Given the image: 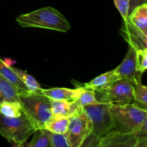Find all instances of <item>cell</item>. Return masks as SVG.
Returning <instances> with one entry per match:
<instances>
[{
  "label": "cell",
  "mask_w": 147,
  "mask_h": 147,
  "mask_svg": "<svg viewBox=\"0 0 147 147\" xmlns=\"http://www.w3.org/2000/svg\"><path fill=\"white\" fill-rule=\"evenodd\" d=\"M3 101L17 102L20 103L17 89L0 75V103Z\"/></svg>",
  "instance_id": "16"
},
{
  "label": "cell",
  "mask_w": 147,
  "mask_h": 147,
  "mask_svg": "<svg viewBox=\"0 0 147 147\" xmlns=\"http://www.w3.org/2000/svg\"><path fill=\"white\" fill-rule=\"evenodd\" d=\"M0 113L7 117H20L22 114L21 104L17 102L3 101L0 103Z\"/></svg>",
  "instance_id": "19"
},
{
  "label": "cell",
  "mask_w": 147,
  "mask_h": 147,
  "mask_svg": "<svg viewBox=\"0 0 147 147\" xmlns=\"http://www.w3.org/2000/svg\"><path fill=\"white\" fill-rule=\"evenodd\" d=\"M129 20L142 32L147 34V4L135 7L129 14Z\"/></svg>",
  "instance_id": "14"
},
{
  "label": "cell",
  "mask_w": 147,
  "mask_h": 147,
  "mask_svg": "<svg viewBox=\"0 0 147 147\" xmlns=\"http://www.w3.org/2000/svg\"><path fill=\"white\" fill-rule=\"evenodd\" d=\"M45 131L48 136L51 147H70L64 134L52 133L46 129Z\"/></svg>",
  "instance_id": "23"
},
{
  "label": "cell",
  "mask_w": 147,
  "mask_h": 147,
  "mask_svg": "<svg viewBox=\"0 0 147 147\" xmlns=\"http://www.w3.org/2000/svg\"><path fill=\"white\" fill-rule=\"evenodd\" d=\"M11 69L15 73V74L18 76L19 78L22 81V83L25 85L29 91L34 92V93H40L41 92L42 88H41L39 83L33 76L27 73L24 70L17 68V67H11Z\"/></svg>",
  "instance_id": "18"
},
{
  "label": "cell",
  "mask_w": 147,
  "mask_h": 147,
  "mask_svg": "<svg viewBox=\"0 0 147 147\" xmlns=\"http://www.w3.org/2000/svg\"><path fill=\"white\" fill-rule=\"evenodd\" d=\"M38 129L24 113L16 118L7 117L0 113V135L11 144H24Z\"/></svg>",
  "instance_id": "4"
},
{
  "label": "cell",
  "mask_w": 147,
  "mask_h": 147,
  "mask_svg": "<svg viewBox=\"0 0 147 147\" xmlns=\"http://www.w3.org/2000/svg\"><path fill=\"white\" fill-rule=\"evenodd\" d=\"M75 86H77V85H75ZM76 101L82 108H83L86 106H88V105L96 104V103H99V101L96 98V93H95L94 90H89V89L84 88H83V90H82V92L80 93V96H79L78 99L76 100Z\"/></svg>",
  "instance_id": "22"
},
{
  "label": "cell",
  "mask_w": 147,
  "mask_h": 147,
  "mask_svg": "<svg viewBox=\"0 0 147 147\" xmlns=\"http://www.w3.org/2000/svg\"><path fill=\"white\" fill-rule=\"evenodd\" d=\"M114 128L111 131L136 134L147 120V110L136 103L111 106Z\"/></svg>",
  "instance_id": "2"
},
{
  "label": "cell",
  "mask_w": 147,
  "mask_h": 147,
  "mask_svg": "<svg viewBox=\"0 0 147 147\" xmlns=\"http://www.w3.org/2000/svg\"><path fill=\"white\" fill-rule=\"evenodd\" d=\"M94 91L96 99L99 102L126 105L134 101V83L130 80L120 79Z\"/></svg>",
  "instance_id": "6"
},
{
  "label": "cell",
  "mask_w": 147,
  "mask_h": 147,
  "mask_svg": "<svg viewBox=\"0 0 147 147\" xmlns=\"http://www.w3.org/2000/svg\"><path fill=\"white\" fill-rule=\"evenodd\" d=\"M136 142L134 134L110 131L100 138L96 147H134Z\"/></svg>",
  "instance_id": "10"
},
{
  "label": "cell",
  "mask_w": 147,
  "mask_h": 147,
  "mask_svg": "<svg viewBox=\"0 0 147 147\" xmlns=\"http://www.w3.org/2000/svg\"><path fill=\"white\" fill-rule=\"evenodd\" d=\"M70 118L67 116L55 115L50 118L44 125V129L52 133L65 134L67 131Z\"/></svg>",
  "instance_id": "15"
},
{
  "label": "cell",
  "mask_w": 147,
  "mask_h": 147,
  "mask_svg": "<svg viewBox=\"0 0 147 147\" xmlns=\"http://www.w3.org/2000/svg\"><path fill=\"white\" fill-rule=\"evenodd\" d=\"M12 147H22V146L19 144H12Z\"/></svg>",
  "instance_id": "29"
},
{
  "label": "cell",
  "mask_w": 147,
  "mask_h": 147,
  "mask_svg": "<svg viewBox=\"0 0 147 147\" xmlns=\"http://www.w3.org/2000/svg\"><path fill=\"white\" fill-rule=\"evenodd\" d=\"M120 34L136 51L147 49V34L134 25L129 18L123 20Z\"/></svg>",
  "instance_id": "9"
},
{
  "label": "cell",
  "mask_w": 147,
  "mask_h": 147,
  "mask_svg": "<svg viewBox=\"0 0 147 147\" xmlns=\"http://www.w3.org/2000/svg\"><path fill=\"white\" fill-rule=\"evenodd\" d=\"M51 100V112L53 116L72 117L78 115L83 111L76 100Z\"/></svg>",
  "instance_id": "12"
},
{
  "label": "cell",
  "mask_w": 147,
  "mask_h": 147,
  "mask_svg": "<svg viewBox=\"0 0 147 147\" xmlns=\"http://www.w3.org/2000/svg\"><path fill=\"white\" fill-rule=\"evenodd\" d=\"M32 139L29 143H24L22 147H51L48 136L45 129H38L34 134Z\"/></svg>",
  "instance_id": "20"
},
{
  "label": "cell",
  "mask_w": 147,
  "mask_h": 147,
  "mask_svg": "<svg viewBox=\"0 0 147 147\" xmlns=\"http://www.w3.org/2000/svg\"><path fill=\"white\" fill-rule=\"evenodd\" d=\"M114 70L119 80L124 79L132 81L134 83L142 81L143 73L138 71L136 67V50L131 46H129L127 53L122 63Z\"/></svg>",
  "instance_id": "8"
},
{
  "label": "cell",
  "mask_w": 147,
  "mask_h": 147,
  "mask_svg": "<svg viewBox=\"0 0 147 147\" xmlns=\"http://www.w3.org/2000/svg\"><path fill=\"white\" fill-rule=\"evenodd\" d=\"M136 60L138 71L144 73L147 68V49L136 51Z\"/></svg>",
  "instance_id": "24"
},
{
  "label": "cell",
  "mask_w": 147,
  "mask_h": 147,
  "mask_svg": "<svg viewBox=\"0 0 147 147\" xmlns=\"http://www.w3.org/2000/svg\"><path fill=\"white\" fill-rule=\"evenodd\" d=\"M116 9L119 10L123 20H127L129 15L130 0H113Z\"/></svg>",
  "instance_id": "25"
},
{
  "label": "cell",
  "mask_w": 147,
  "mask_h": 147,
  "mask_svg": "<svg viewBox=\"0 0 147 147\" xmlns=\"http://www.w3.org/2000/svg\"><path fill=\"white\" fill-rule=\"evenodd\" d=\"M0 75L3 76L6 80L10 82L19 92H29L27 88L13 71L11 67H9L6 65L1 57H0Z\"/></svg>",
  "instance_id": "17"
},
{
  "label": "cell",
  "mask_w": 147,
  "mask_h": 147,
  "mask_svg": "<svg viewBox=\"0 0 147 147\" xmlns=\"http://www.w3.org/2000/svg\"><path fill=\"white\" fill-rule=\"evenodd\" d=\"M143 4H147V0H130V9H129V14L132 10L137 6Z\"/></svg>",
  "instance_id": "26"
},
{
  "label": "cell",
  "mask_w": 147,
  "mask_h": 147,
  "mask_svg": "<svg viewBox=\"0 0 147 147\" xmlns=\"http://www.w3.org/2000/svg\"><path fill=\"white\" fill-rule=\"evenodd\" d=\"M22 113L40 129L53 116L51 100L41 93L19 92Z\"/></svg>",
  "instance_id": "3"
},
{
  "label": "cell",
  "mask_w": 147,
  "mask_h": 147,
  "mask_svg": "<svg viewBox=\"0 0 147 147\" xmlns=\"http://www.w3.org/2000/svg\"><path fill=\"white\" fill-rule=\"evenodd\" d=\"M3 62H4V64H5L6 65L8 66V67H11V65L16 63V61L12 60L11 59H10V58H5L4 60H3Z\"/></svg>",
  "instance_id": "28"
},
{
  "label": "cell",
  "mask_w": 147,
  "mask_h": 147,
  "mask_svg": "<svg viewBox=\"0 0 147 147\" xmlns=\"http://www.w3.org/2000/svg\"><path fill=\"white\" fill-rule=\"evenodd\" d=\"M83 88L76 86L75 89L67 88H53L42 89L40 93L52 100H77L81 93Z\"/></svg>",
  "instance_id": "11"
},
{
  "label": "cell",
  "mask_w": 147,
  "mask_h": 147,
  "mask_svg": "<svg viewBox=\"0 0 147 147\" xmlns=\"http://www.w3.org/2000/svg\"><path fill=\"white\" fill-rule=\"evenodd\" d=\"M91 133V126L84 110L75 116L70 117L68 128L65 134L70 147H80Z\"/></svg>",
  "instance_id": "7"
},
{
  "label": "cell",
  "mask_w": 147,
  "mask_h": 147,
  "mask_svg": "<svg viewBox=\"0 0 147 147\" xmlns=\"http://www.w3.org/2000/svg\"><path fill=\"white\" fill-rule=\"evenodd\" d=\"M111 106L110 103L99 102L83 107L91 126V133L97 137H101L114 128Z\"/></svg>",
  "instance_id": "5"
},
{
  "label": "cell",
  "mask_w": 147,
  "mask_h": 147,
  "mask_svg": "<svg viewBox=\"0 0 147 147\" xmlns=\"http://www.w3.org/2000/svg\"><path fill=\"white\" fill-rule=\"evenodd\" d=\"M142 108L147 106V87L142 81L134 83V101Z\"/></svg>",
  "instance_id": "21"
},
{
  "label": "cell",
  "mask_w": 147,
  "mask_h": 147,
  "mask_svg": "<svg viewBox=\"0 0 147 147\" xmlns=\"http://www.w3.org/2000/svg\"><path fill=\"white\" fill-rule=\"evenodd\" d=\"M118 80H119V78L117 75H116V72H115V70H112L100 75L99 76L96 77V78L90 80L88 83H83V84L79 83L80 85L78 84L77 86H81L84 88L89 89V90H96L97 89L106 87V86L112 84V83H113Z\"/></svg>",
  "instance_id": "13"
},
{
  "label": "cell",
  "mask_w": 147,
  "mask_h": 147,
  "mask_svg": "<svg viewBox=\"0 0 147 147\" xmlns=\"http://www.w3.org/2000/svg\"><path fill=\"white\" fill-rule=\"evenodd\" d=\"M16 21L22 27L48 29L62 32H66L71 28L65 17L51 7L20 14L16 18Z\"/></svg>",
  "instance_id": "1"
},
{
  "label": "cell",
  "mask_w": 147,
  "mask_h": 147,
  "mask_svg": "<svg viewBox=\"0 0 147 147\" xmlns=\"http://www.w3.org/2000/svg\"><path fill=\"white\" fill-rule=\"evenodd\" d=\"M134 147H147V136L137 137V142Z\"/></svg>",
  "instance_id": "27"
}]
</instances>
